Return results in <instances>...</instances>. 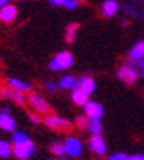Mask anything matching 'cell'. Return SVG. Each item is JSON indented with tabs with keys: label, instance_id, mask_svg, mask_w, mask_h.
<instances>
[{
	"label": "cell",
	"instance_id": "603a6c76",
	"mask_svg": "<svg viewBox=\"0 0 144 160\" xmlns=\"http://www.w3.org/2000/svg\"><path fill=\"white\" fill-rule=\"evenodd\" d=\"M50 151H52L54 156H63L65 147H63L62 142H53L52 146H50Z\"/></svg>",
	"mask_w": 144,
	"mask_h": 160
},
{
	"label": "cell",
	"instance_id": "5b68a950",
	"mask_svg": "<svg viewBox=\"0 0 144 160\" xmlns=\"http://www.w3.org/2000/svg\"><path fill=\"white\" fill-rule=\"evenodd\" d=\"M28 102H29V104L35 109V110L39 112V113H47V112L50 110V109H49L47 102H46L41 96H39L37 92H31V94H29Z\"/></svg>",
	"mask_w": 144,
	"mask_h": 160
},
{
	"label": "cell",
	"instance_id": "ac0fdd59",
	"mask_svg": "<svg viewBox=\"0 0 144 160\" xmlns=\"http://www.w3.org/2000/svg\"><path fill=\"white\" fill-rule=\"evenodd\" d=\"M29 138L28 135L22 131H15L12 134V142H13L15 146H19V144H25V142H28Z\"/></svg>",
	"mask_w": 144,
	"mask_h": 160
},
{
	"label": "cell",
	"instance_id": "ffe728a7",
	"mask_svg": "<svg viewBox=\"0 0 144 160\" xmlns=\"http://www.w3.org/2000/svg\"><path fill=\"white\" fill-rule=\"evenodd\" d=\"M50 5L63 6V8H68V9H75L78 6V2H75V0H52Z\"/></svg>",
	"mask_w": 144,
	"mask_h": 160
},
{
	"label": "cell",
	"instance_id": "6da1fadb",
	"mask_svg": "<svg viewBox=\"0 0 144 160\" xmlns=\"http://www.w3.org/2000/svg\"><path fill=\"white\" fill-rule=\"evenodd\" d=\"M72 63H74V56L69 52H60L50 60L49 66L52 71H65V69L71 68Z\"/></svg>",
	"mask_w": 144,
	"mask_h": 160
},
{
	"label": "cell",
	"instance_id": "f1b7e54d",
	"mask_svg": "<svg viewBox=\"0 0 144 160\" xmlns=\"http://www.w3.org/2000/svg\"><path fill=\"white\" fill-rule=\"evenodd\" d=\"M128 160H144V156H141V154H134V156H131Z\"/></svg>",
	"mask_w": 144,
	"mask_h": 160
},
{
	"label": "cell",
	"instance_id": "4fadbf2b",
	"mask_svg": "<svg viewBox=\"0 0 144 160\" xmlns=\"http://www.w3.org/2000/svg\"><path fill=\"white\" fill-rule=\"evenodd\" d=\"M118 9H119V5H118V2H115V0H107L101 6V12H103V15H105L106 18L115 16Z\"/></svg>",
	"mask_w": 144,
	"mask_h": 160
},
{
	"label": "cell",
	"instance_id": "7402d4cb",
	"mask_svg": "<svg viewBox=\"0 0 144 160\" xmlns=\"http://www.w3.org/2000/svg\"><path fill=\"white\" fill-rule=\"evenodd\" d=\"M88 129L93 135H100L101 134V122L96 119H90L88 121Z\"/></svg>",
	"mask_w": 144,
	"mask_h": 160
},
{
	"label": "cell",
	"instance_id": "e0dca14e",
	"mask_svg": "<svg viewBox=\"0 0 144 160\" xmlns=\"http://www.w3.org/2000/svg\"><path fill=\"white\" fill-rule=\"evenodd\" d=\"M9 85L10 88H13V90H18V91H28L31 85L28 82H25L22 79H18V78H9Z\"/></svg>",
	"mask_w": 144,
	"mask_h": 160
},
{
	"label": "cell",
	"instance_id": "5bb4252c",
	"mask_svg": "<svg viewBox=\"0 0 144 160\" xmlns=\"http://www.w3.org/2000/svg\"><path fill=\"white\" fill-rule=\"evenodd\" d=\"M72 102L75 103V104H78V106H85L87 103L90 102L88 100V94L87 92H84L82 90H80V88H75V90H72Z\"/></svg>",
	"mask_w": 144,
	"mask_h": 160
},
{
	"label": "cell",
	"instance_id": "7c38bea8",
	"mask_svg": "<svg viewBox=\"0 0 144 160\" xmlns=\"http://www.w3.org/2000/svg\"><path fill=\"white\" fill-rule=\"evenodd\" d=\"M78 88L82 90L84 92H87L88 96L91 94V92L96 91V81L90 77H84L81 78L80 81H78Z\"/></svg>",
	"mask_w": 144,
	"mask_h": 160
},
{
	"label": "cell",
	"instance_id": "484cf974",
	"mask_svg": "<svg viewBox=\"0 0 144 160\" xmlns=\"http://www.w3.org/2000/svg\"><path fill=\"white\" fill-rule=\"evenodd\" d=\"M128 159H130V157L126 154H124V153H115V154H112L107 160H128Z\"/></svg>",
	"mask_w": 144,
	"mask_h": 160
},
{
	"label": "cell",
	"instance_id": "3957f363",
	"mask_svg": "<svg viewBox=\"0 0 144 160\" xmlns=\"http://www.w3.org/2000/svg\"><path fill=\"white\" fill-rule=\"evenodd\" d=\"M35 153V146L33 144V141H28L25 144H19V146L13 147V154L15 157H18L19 160H27Z\"/></svg>",
	"mask_w": 144,
	"mask_h": 160
},
{
	"label": "cell",
	"instance_id": "9c48e42d",
	"mask_svg": "<svg viewBox=\"0 0 144 160\" xmlns=\"http://www.w3.org/2000/svg\"><path fill=\"white\" fill-rule=\"evenodd\" d=\"M0 96L3 98H8V100H12L15 102L16 104H24L25 103V97L24 94L18 90H13V88L10 87H6V88H2L0 90Z\"/></svg>",
	"mask_w": 144,
	"mask_h": 160
},
{
	"label": "cell",
	"instance_id": "4dcf8cb0",
	"mask_svg": "<svg viewBox=\"0 0 144 160\" xmlns=\"http://www.w3.org/2000/svg\"><path fill=\"white\" fill-rule=\"evenodd\" d=\"M59 160H66V159H59Z\"/></svg>",
	"mask_w": 144,
	"mask_h": 160
},
{
	"label": "cell",
	"instance_id": "cb8c5ba5",
	"mask_svg": "<svg viewBox=\"0 0 144 160\" xmlns=\"http://www.w3.org/2000/svg\"><path fill=\"white\" fill-rule=\"evenodd\" d=\"M134 63V69L137 71L140 77H144V60H138V62H132Z\"/></svg>",
	"mask_w": 144,
	"mask_h": 160
},
{
	"label": "cell",
	"instance_id": "ba28073f",
	"mask_svg": "<svg viewBox=\"0 0 144 160\" xmlns=\"http://www.w3.org/2000/svg\"><path fill=\"white\" fill-rule=\"evenodd\" d=\"M118 77L126 84H134L138 78V73L134 69V66L131 65H126V66H122V68L118 71Z\"/></svg>",
	"mask_w": 144,
	"mask_h": 160
},
{
	"label": "cell",
	"instance_id": "9a60e30c",
	"mask_svg": "<svg viewBox=\"0 0 144 160\" xmlns=\"http://www.w3.org/2000/svg\"><path fill=\"white\" fill-rule=\"evenodd\" d=\"M130 59L132 62L144 60V41H138L130 52Z\"/></svg>",
	"mask_w": 144,
	"mask_h": 160
},
{
	"label": "cell",
	"instance_id": "8fae6325",
	"mask_svg": "<svg viewBox=\"0 0 144 160\" xmlns=\"http://www.w3.org/2000/svg\"><path fill=\"white\" fill-rule=\"evenodd\" d=\"M16 15H18V9L13 5H8L0 9V21H3V22H12V21H15Z\"/></svg>",
	"mask_w": 144,
	"mask_h": 160
},
{
	"label": "cell",
	"instance_id": "4316f807",
	"mask_svg": "<svg viewBox=\"0 0 144 160\" xmlns=\"http://www.w3.org/2000/svg\"><path fill=\"white\" fill-rule=\"evenodd\" d=\"M44 90L47 92H54L56 91V84L53 82V81H47V82L44 84Z\"/></svg>",
	"mask_w": 144,
	"mask_h": 160
},
{
	"label": "cell",
	"instance_id": "52a82bcc",
	"mask_svg": "<svg viewBox=\"0 0 144 160\" xmlns=\"http://www.w3.org/2000/svg\"><path fill=\"white\" fill-rule=\"evenodd\" d=\"M84 112H85V116H88L90 119H96V121H100V118L105 113L101 104H99L97 102H88L84 106Z\"/></svg>",
	"mask_w": 144,
	"mask_h": 160
},
{
	"label": "cell",
	"instance_id": "277c9868",
	"mask_svg": "<svg viewBox=\"0 0 144 160\" xmlns=\"http://www.w3.org/2000/svg\"><path fill=\"white\" fill-rule=\"evenodd\" d=\"M15 128H16V122L9 113V109L8 107H3L2 112H0V129L3 131H9V132H15Z\"/></svg>",
	"mask_w": 144,
	"mask_h": 160
},
{
	"label": "cell",
	"instance_id": "2e32d148",
	"mask_svg": "<svg viewBox=\"0 0 144 160\" xmlns=\"http://www.w3.org/2000/svg\"><path fill=\"white\" fill-rule=\"evenodd\" d=\"M59 87L65 88V90H75L78 87V81L74 77H71V75H65V77L60 78Z\"/></svg>",
	"mask_w": 144,
	"mask_h": 160
},
{
	"label": "cell",
	"instance_id": "83f0119b",
	"mask_svg": "<svg viewBox=\"0 0 144 160\" xmlns=\"http://www.w3.org/2000/svg\"><path fill=\"white\" fill-rule=\"evenodd\" d=\"M28 119L33 123H40V118L37 116V115H34V113H28Z\"/></svg>",
	"mask_w": 144,
	"mask_h": 160
},
{
	"label": "cell",
	"instance_id": "f546056e",
	"mask_svg": "<svg viewBox=\"0 0 144 160\" xmlns=\"http://www.w3.org/2000/svg\"><path fill=\"white\" fill-rule=\"evenodd\" d=\"M9 5V2H8V0H0V9H2V8H5V6H8Z\"/></svg>",
	"mask_w": 144,
	"mask_h": 160
},
{
	"label": "cell",
	"instance_id": "d6986e66",
	"mask_svg": "<svg viewBox=\"0 0 144 160\" xmlns=\"http://www.w3.org/2000/svg\"><path fill=\"white\" fill-rule=\"evenodd\" d=\"M12 153H13V148H12V146H10L9 142L0 140V157H2V159H6V157H9Z\"/></svg>",
	"mask_w": 144,
	"mask_h": 160
},
{
	"label": "cell",
	"instance_id": "7a4b0ae2",
	"mask_svg": "<svg viewBox=\"0 0 144 160\" xmlns=\"http://www.w3.org/2000/svg\"><path fill=\"white\" fill-rule=\"evenodd\" d=\"M63 147H65V153L72 157H78L82 153V142L75 137H68L63 142Z\"/></svg>",
	"mask_w": 144,
	"mask_h": 160
},
{
	"label": "cell",
	"instance_id": "30bf717a",
	"mask_svg": "<svg viewBox=\"0 0 144 160\" xmlns=\"http://www.w3.org/2000/svg\"><path fill=\"white\" fill-rule=\"evenodd\" d=\"M44 123L52 129H68L69 128V122L66 119H62L60 116H56V115H49L44 119Z\"/></svg>",
	"mask_w": 144,
	"mask_h": 160
},
{
	"label": "cell",
	"instance_id": "44dd1931",
	"mask_svg": "<svg viewBox=\"0 0 144 160\" xmlns=\"http://www.w3.org/2000/svg\"><path fill=\"white\" fill-rule=\"evenodd\" d=\"M77 29H78V24H75V22H72V24L68 25L66 35H65L68 43H74V40H75V34H77Z\"/></svg>",
	"mask_w": 144,
	"mask_h": 160
},
{
	"label": "cell",
	"instance_id": "d4e9b609",
	"mask_svg": "<svg viewBox=\"0 0 144 160\" xmlns=\"http://www.w3.org/2000/svg\"><path fill=\"white\" fill-rule=\"evenodd\" d=\"M75 123H77L81 129H85V128H88V121L85 119V116H78L77 121H75Z\"/></svg>",
	"mask_w": 144,
	"mask_h": 160
},
{
	"label": "cell",
	"instance_id": "8992f818",
	"mask_svg": "<svg viewBox=\"0 0 144 160\" xmlns=\"http://www.w3.org/2000/svg\"><path fill=\"white\" fill-rule=\"evenodd\" d=\"M88 144H90V148L94 154L97 156H105L106 154V150H107V147H106V141L103 140V137L101 135H93L88 141Z\"/></svg>",
	"mask_w": 144,
	"mask_h": 160
},
{
	"label": "cell",
	"instance_id": "1f68e13d",
	"mask_svg": "<svg viewBox=\"0 0 144 160\" xmlns=\"http://www.w3.org/2000/svg\"><path fill=\"white\" fill-rule=\"evenodd\" d=\"M80 160H81V159H80Z\"/></svg>",
	"mask_w": 144,
	"mask_h": 160
}]
</instances>
